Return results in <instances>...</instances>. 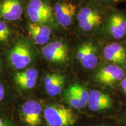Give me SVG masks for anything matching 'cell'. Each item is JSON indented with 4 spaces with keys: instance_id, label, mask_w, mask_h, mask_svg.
<instances>
[{
    "instance_id": "8992f818",
    "label": "cell",
    "mask_w": 126,
    "mask_h": 126,
    "mask_svg": "<svg viewBox=\"0 0 126 126\" xmlns=\"http://www.w3.org/2000/svg\"><path fill=\"white\" fill-rule=\"evenodd\" d=\"M126 75V70L119 66L103 62L92 72V80L104 89L118 86Z\"/></svg>"
},
{
    "instance_id": "e0dca14e",
    "label": "cell",
    "mask_w": 126,
    "mask_h": 126,
    "mask_svg": "<svg viewBox=\"0 0 126 126\" xmlns=\"http://www.w3.org/2000/svg\"><path fill=\"white\" fill-rule=\"evenodd\" d=\"M29 33L36 45L43 46L48 43L52 31L44 25L32 23L29 25Z\"/></svg>"
},
{
    "instance_id": "7a4b0ae2",
    "label": "cell",
    "mask_w": 126,
    "mask_h": 126,
    "mask_svg": "<svg viewBox=\"0 0 126 126\" xmlns=\"http://www.w3.org/2000/svg\"><path fill=\"white\" fill-rule=\"evenodd\" d=\"M108 11L102 5L89 2L77 12L76 18L79 29L86 36L99 38Z\"/></svg>"
},
{
    "instance_id": "7402d4cb",
    "label": "cell",
    "mask_w": 126,
    "mask_h": 126,
    "mask_svg": "<svg viewBox=\"0 0 126 126\" xmlns=\"http://www.w3.org/2000/svg\"><path fill=\"white\" fill-rule=\"evenodd\" d=\"M119 87L120 88V90L123 94L126 96V75L120 83Z\"/></svg>"
},
{
    "instance_id": "ffe728a7",
    "label": "cell",
    "mask_w": 126,
    "mask_h": 126,
    "mask_svg": "<svg viewBox=\"0 0 126 126\" xmlns=\"http://www.w3.org/2000/svg\"><path fill=\"white\" fill-rule=\"evenodd\" d=\"M11 35V32L8 25L0 21V42L7 40Z\"/></svg>"
},
{
    "instance_id": "3957f363",
    "label": "cell",
    "mask_w": 126,
    "mask_h": 126,
    "mask_svg": "<svg viewBox=\"0 0 126 126\" xmlns=\"http://www.w3.org/2000/svg\"><path fill=\"white\" fill-rule=\"evenodd\" d=\"M95 36H87L77 45L75 57L79 67L86 71L93 72L102 63L103 44Z\"/></svg>"
},
{
    "instance_id": "277c9868",
    "label": "cell",
    "mask_w": 126,
    "mask_h": 126,
    "mask_svg": "<svg viewBox=\"0 0 126 126\" xmlns=\"http://www.w3.org/2000/svg\"><path fill=\"white\" fill-rule=\"evenodd\" d=\"M43 114L46 126H77L78 111L64 103L43 101Z\"/></svg>"
},
{
    "instance_id": "d6986e66",
    "label": "cell",
    "mask_w": 126,
    "mask_h": 126,
    "mask_svg": "<svg viewBox=\"0 0 126 126\" xmlns=\"http://www.w3.org/2000/svg\"><path fill=\"white\" fill-rule=\"evenodd\" d=\"M0 126H16L12 117L11 110L0 109Z\"/></svg>"
},
{
    "instance_id": "9a60e30c",
    "label": "cell",
    "mask_w": 126,
    "mask_h": 126,
    "mask_svg": "<svg viewBox=\"0 0 126 126\" xmlns=\"http://www.w3.org/2000/svg\"><path fill=\"white\" fill-rule=\"evenodd\" d=\"M9 61L16 70H23L32 61V53L29 47L25 43H16L9 52Z\"/></svg>"
},
{
    "instance_id": "5bb4252c",
    "label": "cell",
    "mask_w": 126,
    "mask_h": 126,
    "mask_svg": "<svg viewBox=\"0 0 126 126\" xmlns=\"http://www.w3.org/2000/svg\"><path fill=\"white\" fill-rule=\"evenodd\" d=\"M53 10L57 22L63 28L70 27L78 12L76 4L68 1L57 2Z\"/></svg>"
},
{
    "instance_id": "7c38bea8",
    "label": "cell",
    "mask_w": 126,
    "mask_h": 126,
    "mask_svg": "<svg viewBox=\"0 0 126 126\" xmlns=\"http://www.w3.org/2000/svg\"><path fill=\"white\" fill-rule=\"evenodd\" d=\"M27 14L32 23L40 25L51 21L54 16L52 8L42 0H31Z\"/></svg>"
},
{
    "instance_id": "6da1fadb",
    "label": "cell",
    "mask_w": 126,
    "mask_h": 126,
    "mask_svg": "<svg viewBox=\"0 0 126 126\" xmlns=\"http://www.w3.org/2000/svg\"><path fill=\"white\" fill-rule=\"evenodd\" d=\"M16 126H46L43 100L27 97L14 103L11 109Z\"/></svg>"
},
{
    "instance_id": "603a6c76",
    "label": "cell",
    "mask_w": 126,
    "mask_h": 126,
    "mask_svg": "<svg viewBox=\"0 0 126 126\" xmlns=\"http://www.w3.org/2000/svg\"><path fill=\"white\" fill-rule=\"evenodd\" d=\"M92 126H109L108 125H105V124H94Z\"/></svg>"
},
{
    "instance_id": "5b68a950",
    "label": "cell",
    "mask_w": 126,
    "mask_h": 126,
    "mask_svg": "<svg viewBox=\"0 0 126 126\" xmlns=\"http://www.w3.org/2000/svg\"><path fill=\"white\" fill-rule=\"evenodd\" d=\"M126 36V15L118 10L108 11L99 39L106 42H123Z\"/></svg>"
},
{
    "instance_id": "8fae6325",
    "label": "cell",
    "mask_w": 126,
    "mask_h": 126,
    "mask_svg": "<svg viewBox=\"0 0 126 126\" xmlns=\"http://www.w3.org/2000/svg\"><path fill=\"white\" fill-rule=\"evenodd\" d=\"M39 72L33 68L25 69L14 74L12 81L18 91L22 93L31 92L37 87Z\"/></svg>"
},
{
    "instance_id": "4fadbf2b",
    "label": "cell",
    "mask_w": 126,
    "mask_h": 126,
    "mask_svg": "<svg viewBox=\"0 0 126 126\" xmlns=\"http://www.w3.org/2000/svg\"><path fill=\"white\" fill-rule=\"evenodd\" d=\"M67 78L63 74L54 72L47 73L43 78V88L46 95L53 99L62 94L66 85Z\"/></svg>"
},
{
    "instance_id": "ac0fdd59",
    "label": "cell",
    "mask_w": 126,
    "mask_h": 126,
    "mask_svg": "<svg viewBox=\"0 0 126 126\" xmlns=\"http://www.w3.org/2000/svg\"><path fill=\"white\" fill-rule=\"evenodd\" d=\"M9 91L7 84L0 80V109L11 110L14 103L10 101Z\"/></svg>"
},
{
    "instance_id": "44dd1931",
    "label": "cell",
    "mask_w": 126,
    "mask_h": 126,
    "mask_svg": "<svg viewBox=\"0 0 126 126\" xmlns=\"http://www.w3.org/2000/svg\"><path fill=\"white\" fill-rule=\"evenodd\" d=\"M98 2H102L103 5H113L117 4L124 0H97Z\"/></svg>"
},
{
    "instance_id": "52a82bcc",
    "label": "cell",
    "mask_w": 126,
    "mask_h": 126,
    "mask_svg": "<svg viewBox=\"0 0 126 126\" xmlns=\"http://www.w3.org/2000/svg\"><path fill=\"white\" fill-rule=\"evenodd\" d=\"M89 91L84 83L75 80L66 84L61 96L64 103L79 111L87 107Z\"/></svg>"
},
{
    "instance_id": "d4e9b609",
    "label": "cell",
    "mask_w": 126,
    "mask_h": 126,
    "mask_svg": "<svg viewBox=\"0 0 126 126\" xmlns=\"http://www.w3.org/2000/svg\"></svg>"
},
{
    "instance_id": "2e32d148",
    "label": "cell",
    "mask_w": 126,
    "mask_h": 126,
    "mask_svg": "<svg viewBox=\"0 0 126 126\" xmlns=\"http://www.w3.org/2000/svg\"><path fill=\"white\" fill-rule=\"evenodd\" d=\"M22 7L19 0H4L0 3V17L8 21L19 19Z\"/></svg>"
},
{
    "instance_id": "484cf974",
    "label": "cell",
    "mask_w": 126,
    "mask_h": 126,
    "mask_svg": "<svg viewBox=\"0 0 126 126\" xmlns=\"http://www.w3.org/2000/svg\"></svg>"
},
{
    "instance_id": "9c48e42d",
    "label": "cell",
    "mask_w": 126,
    "mask_h": 126,
    "mask_svg": "<svg viewBox=\"0 0 126 126\" xmlns=\"http://www.w3.org/2000/svg\"><path fill=\"white\" fill-rule=\"evenodd\" d=\"M102 58L103 62L126 69V42H106L102 45Z\"/></svg>"
},
{
    "instance_id": "cb8c5ba5",
    "label": "cell",
    "mask_w": 126,
    "mask_h": 126,
    "mask_svg": "<svg viewBox=\"0 0 126 126\" xmlns=\"http://www.w3.org/2000/svg\"><path fill=\"white\" fill-rule=\"evenodd\" d=\"M124 123H125L126 126V114L124 116Z\"/></svg>"
},
{
    "instance_id": "30bf717a",
    "label": "cell",
    "mask_w": 126,
    "mask_h": 126,
    "mask_svg": "<svg viewBox=\"0 0 126 126\" xmlns=\"http://www.w3.org/2000/svg\"><path fill=\"white\" fill-rule=\"evenodd\" d=\"M43 55L47 61L57 65H64L70 59V48L61 40H55L43 47Z\"/></svg>"
},
{
    "instance_id": "ba28073f",
    "label": "cell",
    "mask_w": 126,
    "mask_h": 126,
    "mask_svg": "<svg viewBox=\"0 0 126 126\" xmlns=\"http://www.w3.org/2000/svg\"><path fill=\"white\" fill-rule=\"evenodd\" d=\"M115 97L104 89H94L89 91L87 108L94 113L109 111L116 106Z\"/></svg>"
}]
</instances>
